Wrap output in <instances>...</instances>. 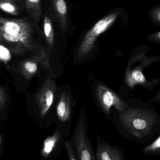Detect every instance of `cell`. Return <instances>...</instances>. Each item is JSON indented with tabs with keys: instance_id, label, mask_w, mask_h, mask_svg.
Listing matches in <instances>:
<instances>
[{
	"instance_id": "6da1fadb",
	"label": "cell",
	"mask_w": 160,
	"mask_h": 160,
	"mask_svg": "<svg viewBox=\"0 0 160 160\" xmlns=\"http://www.w3.org/2000/svg\"><path fill=\"white\" fill-rule=\"evenodd\" d=\"M0 33H7L18 38L23 47L32 48V28L31 24L22 19L6 18L0 17Z\"/></svg>"
},
{
	"instance_id": "7a4b0ae2",
	"label": "cell",
	"mask_w": 160,
	"mask_h": 160,
	"mask_svg": "<svg viewBox=\"0 0 160 160\" xmlns=\"http://www.w3.org/2000/svg\"><path fill=\"white\" fill-rule=\"evenodd\" d=\"M119 13L114 12L98 21L88 32L80 45L78 51V57L81 58L89 53L94 46L97 38L106 31L118 17Z\"/></svg>"
},
{
	"instance_id": "3957f363",
	"label": "cell",
	"mask_w": 160,
	"mask_h": 160,
	"mask_svg": "<svg viewBox=\"0 0 160 160\" xmlns=\"http://www.w3.org/2000/svg\"><path fill=\"white\" fill-rule=\"evenodd\" d=\"M96 95L98 101L105 113L109 114L112 107H114L119 111L124 110L125 105L121 99L103 85H98Z\"/></svg>"
},
{
	"instance_id": "277c9868",
	"label": "cell",
	"mask_w": 160,
	"mask_h": 160,
	"mask_svg": "<svg viewBox=\"0 0 160 160\" xmlns=\"http://www.w3.org/2000/svg\"><path fill=\"white\" fill-rule=\"evenodd\" d=\"M56 85L54 80L48 77L36 96V101L41 116H44L52 105L55 95Z\"/></svg>"
},
{
	"instance_id": "5b68a950",
	"label": "cell",
	"mask_w": 160,
	"mask_h": 160,
	"mask_svg": "<svg viewBox=\"0 0 160 160\" xmlns=\"http://www.w3.org/2000/svg\"><path fill=\"white\" fill-rule=\"evenodd\" d=\"M74 142L77 151L78 160H95L92 148L86 137L84 125L82 119L79 120L78 127L75 133Z\"/></svg>"
},
{
	"instance_id": "8992f818",
	"label": "cell",
	"mask_w": 160,
	"mask_h": 160,
	"mask_svg": "<svg viewBox=\"0 0 160 160\" xmlns=\"http://www.w3.org/2000/svg\"><path fill=\"white\" fill-rule=\"evenodd\" d=\"M97 159L98 160H119L121 159L120 152L116 148L107 143L98 144Z\"/></svg>"
},
{
	"instance_id": "52a82bcc",
	"label": "cell",
	"mask_w": 160,
	"mask_h": 160,
	"mask_svg": "<svg viewBox=\"0 0 160 160\" xmlns=\"http://www.w3.org/2000/svg\"><path fill=\"white\" fill-rule=\"evenodd\" d=\"M56 111L58 118L61 122H66L70 118L71 115L70 99L67 93H63L60 97Z\"/></svg>"
},
{
	"instance_id": "ba28073f",
	"label": "cell",
	"mask_w": 160,
	"mask_h": 160,
	"mask_svg": "<svg viewBox=\"0 0 160 160\" xmlns=\"http://www.w3.org/2000/svg\"><path fill=\"white\" fill-rule=\"evenodd\" d=\"M52 5L59 20L61 28L64 31H66L68 8L65 0H52Z\"/></svg>"
},
{
	"instance_id": "9c48e42d",
	"label": "cell",
	"mask_w": 160,
	"mask_h": 160,
	"mask_svg": "<svg viewBox=\"0 0 160 160\" xmlns=\"http://www.w3.org/2000/svg\"><path fill=\"white\" fill-rule=\"evenodd\" d=\"M61 137V133L57 130L51 136H49L44 141L42 148V156L44 157H48L52 153L55 147L57 145Z\"/></svg>"
},
{
	"instance_id": "30bf717a",
	"label": "cell",
	"mask_w": 160,
	"mask_h": 160,
	"mask_svg": "<svg viewBox=\"0 0 160 160\" xmlns=\"http://www.w3.org/2000/svg\"><path fill=\"white\" fill-rule=\"evenodd\" d=\"M25 7L31 17L38 21L41 16V0H25Z\"/></svg>"
},
{
	"instance_id": "8fae6325",
	"label": "cell",
	"mask_w": 160,
	"mask_h": 160,
	"mask_svg": "<svg viewBox=\"0 0 160 160\" xmlns=\"http://www.w3.org/2000/svg\"><path fill=\"white\" fill-rule=\"evenodd\" d=\"M43 28L47 41L50 47H52L54 43V32L51 21L47 16L44 17Z\"/></svg>"
},
{
	"instance_id": "7c38bea8",
	"label": "cell",
	"mask_w": 160,
	"mask_h": 160,
	"mask_svg": "<svg viewBox=\"0 0 160 160\" xmlns=\"http://www.w3.org/2000/svg\"><path fill=\"white\" fill-rule=\"evenodd\" d=\"M0 9L10 15L13 16L18 15L16 0H0Z\"/></svg>"
},
{
	"instance_id": "4fadbf2b",
	"label": "cell",
	"mask_w": 160,
	"mask_h": 160,
	"mask_svg": "<svg viewBox=\"0 0 160 160\" xmlns=\"http://www.w3.org/2000/svg\"><path fill=\"white\" fill-rule=\"evenodd\" d=\"M24 69L29 74L33 75L37 71L38 65L35 62L32 61H28L24 64Z\"/></svg>"
},
{
	"instance_id": "5bb4252c",
	"label": "cell",
	"mask_w": 160,
	"mask_h": 160,
	"mask_svg": "<svg viewBox=\"0 0 160 160\" xmlns=\"http://www.w3.org/2000/svg\"><path fill=\"white\" fill-rule=\"evenodd\" d=\"M65 147L67 151L68 155V159L69 160H74L78 159V158L76 157V155L74 153V150L72 148L71 144L69 141L66 140L65 142Z\"/></svg>"
},
{
	"instance_id": "9a60e30c",
	"label": "cell",
	"mask_w": 160,
	"mask_h": 160,
	"mask_svg": "<svg viewBox=\"0 0 160 160\" xmlns=\"http://www.w3.org/2000/svg\"><path fill=\"white\" fill-rule=\"evenodd\" d=\"M151 16L156 22L160 23V7L153 9L151 12Z\"/></svg>"
},
{
	"instance_id": "2e32d148",
	"label": "cell",
	"mask_w": 160,
	"mask_h": 160,
	"mask_svg": "<svg viewBox=\"0 0 160 160\" xmlns=\"http://www.w3.org/2000/svg\"><path fill=\"white\" fill-rule=\"evenodd\" d=\"M160 147V136L150 146L147 148V150H153Z\"/></svg>"
},
{
	"instance_id": "e0dca14e",
	"label": "cell",
	"mask_w": 160,
	"mask_h": 160,
	"mask_svg": "<svg viewBox=\"0 0 160 160\" xmlns=\"http://www.w3.org/2000/svg\"><path fill=\"white\" fill-rule=\"evenodd\" d=\"M148 39L151 41L160 42V31L158 33L152 34L149 36Z\"/></svg>"
},
{
	"instance_id": "ac0fdd59",
	"label": "cell",
	"mask_w": 160,
	"mask_h": 160,
	"mask_svg": "<svg viewBox=\"0 0 160 160\" xmlns=\"http://www.w3.org/2000/svg\"><path fill=\"white\" fill-rule=\"evenodd\" d=\"M1 141H2V138H1V136H0V144H1Z\"/></svg>"
},
{
	"instance_id": "d6986e66",
	"label": "cell",
	"mask_w": 160,
	"mask_h": 160,
	"mask_svg": "<svg viewBox=\"0 0 160 160\" xmlns=\"http://www.w3.org/2000/svg\"><path fill=\"white\" fill-rule=\"evenodd\" d=\"M2 96H1V95H0V100L2 99Z\"/></svg>"
}]
</instances>
